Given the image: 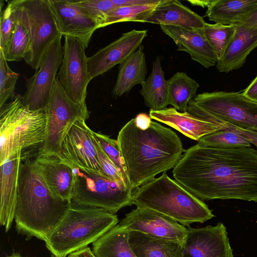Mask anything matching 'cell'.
<instances>
[{"mask_svg":"<svg viewBox=\"0 0 257 257\" xmlns=\"http://www.w3.org/2000/svg\"><path fill=\"white\" fill-rule=\"evenodd\" d=\"M175 180L201 200L257 202V150L197 144L185 150L173 170Z\"/></svg>","mask_w":257,"mask_h":257,"instance_id":"6da1fadb","label":"cell"},{"mask_svg":"<svg viewBox=\"0 0 257 257\" xmlns=\"http://www.w3.org/2000/svg\"><path fill=\"white\" fill-rule=\"evenodd\" d=\"M116 140L133 190L174 168L185 151L174 132L153 121L148 128L142 129L132 119Z\"/></svg>","mask_w":257,"mask_h":257,"instance_id":"7a4b0ae2","label":"cell"},{"mask_svg":"<svg viewBox=\"0 0 257 257\" xmlns=\"http://www.w3.org/2000/svg\"><path fill=\"white\" fill-rule=\"evenodd\" d=\"M71 202L55 198L47 187L35 160L22 158L18 177L15 220L17 230L29 239L46 241Z\"/></svg>","mask_w":257,"mask_h":257,"instance_id":"3957f363","label":"cell"},{"mask_svg":"<svg viewBox=\"0 0 257 257\" xmlns=\"http://www.w3.org/2000/svg\"><path fill=\"white\" fill-rule=\"evenodd\" d=\"M133 203L137 207L155 210L188 227L214 216L205 203L166 172L139 187L134 193Z\"/></svg>","mask_w":257,"mask_h":257,"instance_id":"277c9868","label":"cell"},{"mask_svg":"<svg viewBox=\"0 0 257 257\" xmlns=\"http://www.w3.org/2000/svg\"><path fill=\"white\" fill-rule=\"evenodd\" d=\"M114 213L71 202L63 217L45 241L47 248L59 257L87 247L117 224Z\"/></svg>","mask_w":257,"mask_h":257,"instance_id":"5b68a950","label":"cell"},{"mask_svg":"<svg viewBox=\"0 0 257 257\" xmlns=\"http://www.w3.org/2000/svg\"><path fill=\"white\" fill-rule=\"evenodd\" d=\"M45 109L32 110L23 95L0 107V165L27 149L43 144L46 137Z\"/></svg>","mask_w":257,"mask_h":257,"instance_id":"8992f818","label":"cell"},{"mask_svg":"<svg viewBox=\"0 0 257 257\" xmlns=\"http://www.w3.org/2000/svg\"><path fill=\"white\" fill-rule=\"evenodd\" d=\"M66 163L71 166L74 176L71 202L114 214L133 204L134 193L125 184L111 179L104 173Z\"/></svg>","mask_w":257,"mask_h":257,"instance_id":"52a82bcc","label":"cell"},{"mask_svg":"<svg viewBox=\"0 0 257 257\" xmlns=\"http://www.w3.org/2000/svg\"><path fill=\"white\" fill-rule=\"evenodd\" d=\"M18 19L28 31L30 47L24 60L38 70L47 48L60 34L49 0H17Z\"/></svg>","mask_w":257,"mask_h":257,"instance_id":"ba28073f","label":"cell"},{"mask_svg":"<svg viewBox=\"0 0 257 257\" xmlns=\"http://www.w3.org/2000/svg\"><path fill=\"white\" fill-rule=\"evenodd\" d=\"M45 110L46 137L39 154L58 157L62 142L72 125L77 120L87 119L89 111L86 104H79L68 96L57 77Z\"/></svg>","mask_w":257,"mask_h":257,"instance_id":"9c48e42d","label":"cell"},{"mask_svg":"<svg viewBox=\"0 0 257 257\" xmlns=\"http://www.w3.org/2000/svg\"><path fill=\"white\" fill-rule=\"evenodd\" d=\"M199 106L231 125L257 131V102L242 93L217 91L199 94L193 99Z\"/></svg>","mask_w":257,"mask_h":257,"instance_id":"30bf717a","label":"cell"},{"mask_svg":"<svg viewBox=\"0 0 257 257\" xmlns=\"http://www.w3.org/2000/svg\"><path fill=\"white\" fill-rule=\"evenodd\" d=\"M64 37L63 59L57 78L73 101L84 104L87 86L90 81L85 48L78 39L70 36Z\"/></svg>","mask_w":257,"mask_h":257,"instance_id":"8fae6325","label":"cell"},{"mask_svg":"<svg viewBox=\"0 0 257 257\" xmlns=\"http://www.w3.org/2000/svg\"><path fill=\"white\" fill-rule=\"evenodd\" d=\"M62 37L60 34L51 43L43 56L38 70L26 80V91L23 97L31 110L45 109L49 102L62 61Z\"/></svg>","mask_w":257,"mask_h":257,"instance_id":"7c38bea8","label":"cell"},{"mask_svg":"<svg viewBox=\"0 0 257 257\" xmlns=\"http://www.w3.org/2000/svg\"><path fill=\"white\" fill-rule=\"evenodd\" d=\"M187 228L183 242V257H233L226 228L222 223Z\"/></svg>","mask_w":257,"mask_h":257,"instance_id":"4fadbf2b","label":"cell"},{"mask_svg":"<svg viewBox=\"0 0 257 257\" xmlns=\"http://www.w3.org/2000/svg\"><path fill=\"white\" fill-rule=\"evenodd\" d=\"M128 231L183 242L187 228L172 218L155 210L137 207L119 223Z\"/></svg>","mask_w":257,"mask_h":257,"instance_id":"5bb4252c","label":"cell"},{"mask_svg":"<svg viewBox=\"0 0 257 257\" xmlns=\"http://www.w3.org/2000/svg\"><path fill=\"white\" fill-rule=\"evenodd\" d=\"M80 167L103 172L94 143L92 131L85 120H77L64 139L58 157Z\"/></svg>","mask_w":257,"mask_h":257,"instance_id":"9a60e30c","label":"cell"},{"mask_svg":"<svg viewBox=\"0 0 257 257\" xmlns=\"http://www.w3.org/2000/svg\"><path fill=\"white\" fill-rule=\"evenodd\" d=\"M147 36V30H132L88 57L89 80L120 64L137 50Z\"/></svg>","mask_w":257,"mask_h":257,"instance_id":"2e32d148","label":"cell"},{"mask_svg":"<svg viewBox=\"0 0 257 257\" xmlns=\"http://www.w3.org/2000/svg\"><path fill=\"white\" fill-rule=\"evenodd\" d=\"M57 29L62 36L78 39L87 48L98 23L84 14L72 0H49Z\"/></svg>","mask_w":257,"mask_h":257,"instance_id":"e0dca14e","label":"cell"},{"mask_svg":"<svg viewBox=\"0 0 257 257\" xmlns=\"http://www.w3.org/2000/svg\"><path fill=\"white\" fill-rule=\"evenodd\" d=\"M162 32L170 37L178 50L188 53L191 59L208 68L214 66L217 58L203 29H187L180 27L160 25Z\"/></svg>","mask_w":257,"mask_h":257,"instance_id":"ac0fdd59","label":"cell"},{"mask_svg":"<svg viewBox=\"0 0 257 257\" xmlns=\"http://www.w3.org/2000/svg\"><path fill=\"white\" fill-rule=\"evenodd\" d=\"M34 160L53 196L71 202L74 176L71 166L55 156L39 154Z\"/></svg>","mask_w":257,"mask_h":257,"instance_id":"d6986e66","label":"cell"},{"mask_svg":"<svg viewBox=\"0 0 257 257\" xmlns=\"http://www.w3.org/2000/svg\"><path fill=\"white\" fill-rule=\"evenodd\" d=\"M22 154L19 153L1 164L0 223L9 231L15 217L18 177Z\"/></svg>","mask_w":257,"mask_h":257,"instance_id":"ffe728a7","label":"cell"},{"mask_svg":"<svg viewBox=\"0 0 257 257\" xmlns=\"http://www.w3.org/2000/svg\"><path fill=\"white\" fill-rule=\"evenodd\" d=\"M152 119L165 123L189 138L198 141L218 130L228 128L198 118L187 111L179 112L174 107L155 111L150 110Z\"/></svg>","mask_w":257,"mask_h":257,"instance_id":"44dd1931","label":"cell"},{"mask_svg":"<svg viewBox=\"0 0 257 257\" xmlns=\"http://www.w3.org/2000/svg\"><path fill=\"white\" fill-rule=\"evenodd\" d=\"M145 22L187 29H203L202 17L177 0H162Z\"/></svg>","mask_w":257,"mask_h":257,"instance_id":"7402d4cb","label":"cell"},{"mask_svg":"<svg viewBox=\"0 0 257 257\" xmlns=\"http://www.w3.org/2000/svg\"><path fill=\"white\" fill-rule=\"evenodd\" d=\"M234 34L216 67L220 72L228 73L241 67L249 54L257 47V31L235 25Z\"/></svg>","mask_w":257,"mask_h":257,"instance_id":"603a6c76","label":"cell"},{"mask_svg":"<svg viewBox=\"0 0 257 257\" xmlns=\"http://www.w3.org/2000/svg\"><path fill=\"white\" fill-rule=\"evenodd\" d=\"M128 241L137 257H183V242L137 231L129 232Z\"/></svg>","mask_w":257,"mask_h":257,"instance_id":"cb8c5ba5","label":"cell"},{"mask_svg":"<svg viewBox=\"0 0 257 257\" xmlns=\"http://www.w3.org/2000/svg\"><path fill=\"white\" fill-rule=\"evenodd\" d=\"M147 74L144 46L139 48L118 67L116 82L112 90L114 96H120L137 84H142Z\"/></svg>","mask_w":257,"mask_h":257,"instance_id":"d4e9b609","label":"cell"},{"mask_svg":"<svg viewBox=\"0 0 257 257\" xmlns=\"http://www.w3.org/2000/svg\"><path fill=\"white\" fill-rule=\"evenodd\" d=\"M141 85L140 93L145 105L150 109L163 110L170 104L168 80L165 78L160 56H157L154 61L151 74Z\"/></svg>","mask_w":257,"mask_h":257,"instance_id":"484cf974","label":"cell"},{"mask_svg":"<svg viewBox=\"0 0 257 257\" xmlns=\"http://www.w3.org/2000/svg\"><path fill=\"white\" fill-rule=\"evenodd\" d=\"M257 7V0H211L205 13L216 24L235 25Z\"/></svg>","mask_w":257,"mask_h":257,"instance_id":"4316f807","label":"cell"},{"mask_svg":"<svg viewBox=\"0 0 257 257\" xmlns=\"http://www.w3.org/2000/svg\"><path fill=\"white\" fill-rule=\"evenodd\" d=\"M127 229L118 224L92 243L96 257H137L131 248Z\"/></svg>","mask_w":257,"mask_h":257,"instance_id":"83f0119b","label":"cell"},{"mask_svg":"<svg viewBox=\"0 0 257 257\" xmlns=\"http://www.w3.org/2000/svg\"><path fill=\"white\" fill-rule=\"evenodd\" d=\"M170 104L180 112L187 111L189 101L196 96L198 83L185 72H177L168 80Z\"/></svg>","mask_w":257,"mask_h":257,"instance_id":"f1b7e54d","label":"cell"},{"mask_svg":"<svg viewBox=\"0 0 257 257\" xmlns=\"http://www.w3.org/2000/svg\"><path fill=\"white\" fill-rule=\"evenodd\" d=\"M30 47L28 31L17 18L15 27L3 49L7 61H20L24 59Z\"/></svg>","mask_w":257,"mask_h":257,"instance_id":"f546056e","label":"cell"},{"mask_svg":"<svg viewBox=\"0 0 257 257\" xmlns=\"http://www.w3.org/2000/svg\"><path fill=\"white\" fill-rule=\"evenodd\" d=\"M161 1L152 4L116 8L105 15L100 25V28L122 22H145V20Z\"/></svg>","mask_w":257,"mask_h":257,"instance_id":"4dcf8cb0","label":"cell"},{"mask_svg":"<svg viewBox=\"0 0 257 257\" xmlns=\"http://www.w3.org/2000/svg\"><path fill=\"white\" fill-rule=\"evenodd\" d=\"M198 144L219 148L250 147V142L238 132L229 128L215 131L202 137Z\"/></svg>","mask_w":257,"mask_h":257,"instance_id":"1f68e13d","label":"cell"},{"mask_svg":"<svg viewBox=\"0 0 257 257\" xmlns=\"http://www.w3.org/2000/svg\"><path fill=\"white\" fill-rule=\"evenodd\" d=\"M203 30L206 38L214 50L218 61L234 34L235 25L206 23Z\"/></svg>","mask_w":257,"mask_h":257,"instance_id":"d6a6232c","label":"cell"},{"mask_svg":"<svg viewBox=\"0 0 257 257\" xmlns=\"http://www.w3.org/2000/svg\"><path fill=\"white\" fill-rule=\"evenodd\" d=\"M92 134L106 155L120 172L126 186L133 190L131 187L126 167L120 151L117 140L112 139L107 135L93 131H92Z\"/></svg>","mask_w":257,"mask_h":257,"instance_id":"836d02e7","label":"cell"},{"mask_svg":"<svg viewBox=\"0 0 257 257\" xmlns=\"http://www.w3.org/2000/svg\"><path fill=\"white\" fill-rule=\"evenodd\" d=\"M7 62L0 50V107L16 95V84L20 75L10 68Z\"/></svg>","mask_w":257,"mask_h":257,"instance_id":"e575fe53","label":"cell"},{"mask_svg":"<svg viewBox=\"0 0 257 257\" xmlns=\"http://www.w3.org/2000/svg\"><path fill=\"white\" fill-rule=\"evenodd\" d=\"M85 15L94 19L100 25L105 15L117 7L112 0H72Z\"/></svg>","mask_w":257,"mask_h":257,"instance_id":"d590c367","label":"cell"},{"mask_svg":"<svg viewBox=\"0 0 257 257\" xmlns=\"http://www.w3.org/2000/svg\"><path fill=\"white\" fill-rule=\"evenodd\" d=\"M17 0L9 1L6 7L1 11L0 49L7 43L17 21Z\"/></svg>","mask_w":257,"mask_h":257,"instance_id":"8d00e7d4","label":"cell"},{"mask_svg":"<svg viewBox=\"0 0 257 257\" xmlns=\"http://www.w3.org/2000/svg\"><path fill=\"white\" fill-rule=\"evenodd\" d=\"M93 139L99 165L103 172L108 176L111 179L124 184L126 186L124 179L118 169L106 155L94 137Z\"/></svg>","mask_w":257,"mask_h":257,"instance_id":"74e56055","label":"cell"},{"mask_svg":"<svg viewBox=\"0 0 257 257\" xmlns=\"http://www.w3.org/2000/svg\"><path fill=\"white\" fill-rule=\"evenodd\" d=\"M235 25L243 26L257 31V7L240 19Z\"/></svg>","mask_w":257,"mask_h":257,"instance_id":"f35d334b","label":"cell"},{"mask_svg":"<svg viewBox=\"0 0 257 257\" xmlns=\"http://www.w3.org/2000/svg\"><path fill=\"white\" fill-rule=\"evenodd\" d=\"M228 127L240 134L246 138L257 149V131L248 130L241 128L228 123Z\"/></svg>","mask_w":257,"mask_h":257,"instance_id":"ab89813d","label":"cell"},{"mask_svg":"<svg viewBox=\"0 0 257 257\" xmlns=\"http://www.w3.org/2000/svg\"><path fill=\"white\" fill-rule=\"evenodd\" d=\"M242 94L246 98L257 102V74L247 87L243 90Z\"/></svg>","mask_w":257,"mask_h":257,"instance_id":"60d3db41","label":"cell"},{"mask_svg":"<svg viewBox=\"0 0 257 257\" xmlns=\"http://www.w3.org/2000/svg\"><path fill=\"white\" fill-rule=\"evenodd\" d=\"M160 0H112L114 5L117 7L134 5H144L158 3Z\"/></svg>","mask_w":257,"mask_h":257,"instance_id":"b9f144b4","label":"cell"},{"mask_svg":"<svg viewBox=\"0 0 257 257\" xmlns=\"http://www.w3.org/2000/svg\"><path fill=\"white\" fill-rule=\"evenodd\" d=\"M134 118L137 126L142 129L148 128L152 121L150 115L144 113L138 114Z\"/></svg>","mask_w":257,"mask_h":257,"instance_id":"7bdbcfd3","label":"cell"},{"mask_svg":"<svg viewBox=\"0 0 257 257\" xmlns=\"http://www.w3.org/2000/svg\"><path fill=\"white\" fill-rule=\"evenodd\" d=\"M67 257H96L89 247L70 253Z\"/></svg>","mask_w":257,"mask_h":257,"instance_id":"ee69618b","label":"cell"},{"mask_svg":"<svg viewBox=\"0 0 257 257\" xmlns=\"http://www.w3.org/2000/svg\"><path fill=\"white\" fill-rule=\"evenodd\" d=\"M211 1H189L188 2L193 5L201 6L203 8L207 7Z\"/></svg>","mask_w":257,"mask_h":257,"instance_id":"f6af8a7d","label":"cell"},{"mask_svg":"<svg viewBox=\"0 0 257 257\" xmlns=\"http://www.w3.org/2000/svg\"><path fill=\"white\" fill-rule=\"evenodd\" d=\"M6 257H23V256H21L20 254H19L18 253H14L12 254L11 255L7 256Z\"/></svg>","mask_w":257,"mask_h":257,"instance_id":"bcb514c9","label":"cell"},{"mask_svg":"<svg viewBox=\"0 0 257 257\" xmlns=\"http://www.w3.org/2000/svg\"><path fill=\"white\" fill-rule=\"evenodd\" d=\"M51 257H59V256H57L55 254L51 253ZM65 257H66V256H65Z\"/></svg>","mask_w":257,"mask_h":257,"instance_id":"7dc6e473","label":"cell"}]
</instances>
